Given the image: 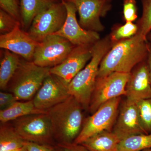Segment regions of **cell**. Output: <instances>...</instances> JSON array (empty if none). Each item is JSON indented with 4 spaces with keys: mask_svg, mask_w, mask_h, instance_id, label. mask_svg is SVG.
<instances>
[{
    "mask_svg": "<svg viewBox=\"0 0 151 151\" xmlns=\"http://www.w3.org/2000/svg\"><path fill=\"white\" fill-rule=\"evenodd\" d=\"M148 51V42L138 31L133 37L113 45L100 63L97 77L115 72L130 73L147 60Z\"/></svg>",
    "mask_w": 151,
    "mask_h": 151,
    "instance_id": "1",
    "label": "cell"
},
{
    "mask_svg": "<svg viewBox=\"0 0 151 151\" xmlns=\"http://www.w3.org/2000/svg\"><path fill=\"white\" fill-rule=\"evenodd\" d=\"M113 45L109 35L94 43L92 58L68 84L69 94L80 103L84 110L89 109L100 63Z\"/></svg>",
    "mask_w": 151,
    "mask_h": 151,
    "instance_id": "2",
    "label": "cell"
},
{
    "mask_svg": "<svg viewBox=\"0 0 151 151\" xmlns=\"http://www.w3.org/2000/svg\"><path fill=\"white\" fill-rule=\"evenodd\" d=\"M83 110L80 103L70 95L62 103L47 110L54 139L58 143L74 142L84 123Z\"/></svg>",
    "mask_w": 151,
    "mask_h": 151,
    "instance_id": "3",
    "label": "cell"
},
{
    "mask_svg": "<svg viewBox=\"0 0 151 151\" xmlns=\"http://www.w3.org/2000/svg\"><path fill=\"white\" fill-rule=\"evenodd\" d=\"M50 68L41 67L24 59L7 88L19 101L31 100L50 73Z\"/></svg>",
    "mask_w": 151,
    "mask_h": 151,
    "instance_id": "4",
    "label": "cell"
},
{
    "mask_svg": "<svg viewBox=\"0 0 151 151\" xmlns=\"http://www.w3.org/2000/svg\"><path fill=\"white\" fill-rule=\"evenodd\" d=\"M121 97L114 98L102 105L85 119L82 129L73 142L81 144L104 131H113L119 114Z\"/></svg>",
    "mask_w": 151,
    "mask_h": 151,
    "instance_id": "5",
    "label": "cell"
},
{
    "mask_svg": "<svg viewBox=\"0 0 151 151\" xmlns=\"http://www.w3.org/2000/svg\"><path fill=\"white\" fill-rule=\"evenodd\" d=\"M15 131L24 141L52 145L54 139L47 113L28 115L13 121Z\"/></svg>",
    "mask_w": 151,
    "mask_h": 151,
    "instance_id": "6",
    "label": "cell"
},
{
    "mask_svg": "<svg viewBox=\"0 0 151 151\" xmlns=\"http://www.w3.org/2000/svg\"><path fill=\"white\" fill-rule=\"evenodd\" d=\"M74 47L64 37L50 35L38 43L32 61L39 66L51 68L63 62Z\"/></svg>",
    "mask_w": 151,
    "mask_h": 151,
    "instance_id": "7",
    "label": "cell"
},
{
    "mask_svg": "<svg viewBox=\"0 0 151 151\" xmlns=\"http://www.w3.org/2000/svg\"><path fill=\"white\" fill-rule=\"evenodd\" d=\"M129 74L115 72L104 77H97L88 111L93 114L109 100L125 96Z\"/></svg>",
    "mask_w": 151,
    "mask_h": 151,
    "instance_id": "8",
    "label": "cell"
},
{
    "mask_svg": "<svg viewBox=\"0 0 151 151\" xmlns=\"http://www.w3.org/2000/svg\"><path fill=\"white\" fill-rule=\"evenodd\" d=\"M67 17L63 1L55 3L38 14L33 20L28 33L34 40L40 42L45 38L58 31Z\"/></svg>",
    "mask_w": 151,
    "mask_h": 151,
    "instance_id": "9",
    "label": "cell"
},
{
    "mask_svg": "<svg viewBox=\"0 0 151 151\" xmlns=\"http://www.w3.org/2000/svg\"><path fill=\"white\" fill-rule=\"evenodd\" d=\"M74 4L79 15V24L87 30L103 32L105 27L101 18L111 9V1L108 0H66Z\"/></svg>",
    "mask_w": 151,
    "mask_h": 151,
    "instance_id": "10",
    "label": "cell"
},
{
    "mask_svg": "<svg viewBox=\"0 0 151 151\" xmlns=\"http://www.w3.org/2000/svg\"><path fill=\"white\" fill-rule=\"evenodd\" d=\"M67 10L66 19L61 28L54 34L64 38L74 46L93 45L100 39L99 33L83 28L76 18L77 10L73 3L62 1Z\"/></svg>",
    "mask_w": 151,
    "mask_h": 151,
    "instance_id": "11",
    "label": "cell"
},
{
    "mask_svg": "<svg viewBox=\"0 0 151 151\" xmlns=\"http://www.w3.org/2000/svg\"><path fill=\"white\" fill-rule=\"evenodd\" d=\"M68 85L58 76L50 73L33 99L35 107L47 111L62 103L70 96Z\"/></svg>",
    "mask_w": 151,
    "mask_h": 151,
    "instance_id": "12",
    "label": "cell"
},
{
    "mask_svg": "<svg viewBox=\"0 0 151 151\" xmlns=\"http://www.w3.org/2000/svg\"><path fill=\"white\" fill-rule=\"evenodd\" d=\"M93 45L74 47L63 62L50 68V73L58 76L68 85L92 58Z\"/></svg>",
    "mask_w": 151,
    "mask_h": 151,
    "instance_id": "13",
    "label": "cell"
},
{
    "mask_svg": "<svg viewBox=\"0 0 151 151\" xmlns=\"http://www.w3.org/2000/svg\"><path fill=\"white\" fill-rule=\"evenodd\" d=\"M120 108L113 132L121 140L132 135L146 134L141 123L137 102L126 99Z\"/></svg>",
    "mask_w": 151,
    "mask_h": 151,
    "instance_id": "14",
    "label": "cell"
},
{
    "mask_svg": "<svg viewBox=\"0 0 151 151\" xmlns=\"http://www.w3.org/2000/svg\"><path fill=\"white\" fill-rule=\"evenodd\" d=\"M38 42L31 37L27 32L17 26L11 32L0 35V47L15 53L24 59L32 61Z\"/></svg>",
    "mask_w": 151,
    "mask_h": 151,
    "instance_id": "15",
    "label": "cell"
},
{
    "mask_svg": "<svg viewBox=\"0 0 151 151\" xmlns=\"http://www.w3.org/2000/svg\"><path fill=\"white\" fill-rule=\"evenodd\" d=\"M127 99L139 102L151 98V83L146 60L136 65L130 72L126 85Z\"/></svg>",
    "mask_w": 151,
    "mask_h": 151,
    "instance_id": "16",
    "label": "cell"
},
{
    "mask_svg": "<svg viewBox=\"0 0 151 151\" xmlns=\"http://www.w3.org/2000/svg\"><path fill=\"white\" fill-rule=\"evenodd\" d=\"M61 0H19L22 26L24 29H29L33 20L37 15Z\"/></svg>",
    "mask_w": 151,
    "mask_h": 151,
    "instance_id": "17",
    "label": "cell"
},
{
    "mask_svg": "<svg viewBox=\"0 0 151 151\" xmlns=\"http://www.w3.org/2000/svg\"><path fill=\"white\" fill-rule=\"evenodd\" d=\"M121 141L113 131H104L89 138L81 145L90 151H120Z\"/></svg>",
    "mask_w": 151,
    "mask_h": 151,
    "instance_id": "18",
    "label": "cell"
},
{
    "mask_svg": "<svg viewBox=\"0 0 151 151\" xmlns=\"http://www.w3.org/2000/svg\"><path fill=\"white\" fill-rule=\"evenodd\" d=\"M47 113L35 107L33 100L17 101L6 110L0 111V121L2 124L7 123L28 115Z\"/></svg>",
    "mask_w": 151,
    "mask_h": 151,
    "instance_id": "19",
    "label": "cell"
},
{
    "mask_svg": "<svg viewBox=\"0 0 151 151\" xmlns=\"http://www.w3.org/2000/svg\"><path fill=\"white\" fill-rule=\"evenodd\" d=\"M3 50L1 53L0 87L5 90L18 68L22 59L18 55L7 50Z\"/></svg>",
    "mask_w": 151,
    "mask_h": 151,
    "instance_id": "20",
    "label": "cell"
},
{
    "mask_svg": "<svg viewBox=\"0 0 151 151\" xmlns=\"http://www.w3.org/2000/svg\"><path fill=\"white\" fill-rule=\"evenodd\" d=\"M24 142L12 125L1 123L0 128V151H12L22 148L24 147Z\"/></svg>",
    "mask_w": 151,
    "mask_h": 151,
    "instance_id": "21",
    "label": "cell"
},
{
    "mask_svg": "<svg viewBox=\"0 0 151 151\" xmlns=\"http://www.w3.org/2000/svg\"><path fill=\"white\" fill-rule=\"evenodd\" d=\"M151 148V134L132 135L121 140L120 151H142Z\"/></svg>",
    "mask_w": 151,
    "mask_h": 151,
    "instance_id": "22",
    "label": "cell"
},
{
    "mask_svg": "<svg viewBox=\"0 0 151 151\" xmlns=\"http://www.w3.org/2000/svg\"><path fill=\"white\" fill-rule=\"evenodd\" d=\"M139 30L137 24L132 22H127L124 25L115 27L109 35L111 42L114 44L134 36Z\"/></svg>",
    "mask_w": 151,
    "mask_h": 151,
    "instance_id": "23",
    "label": "cell"
},
{
    "mask_svg": "<svg viewBox=\"0 0 151 151\" xmlns=\"http://www.w3.org/2000/svg\"><path fill=\"white\" fill-rule=\"evenodd\" d=\"M142 13L138 20L139 30L143 37L147 39L148 34L151 29V0H141Z\"/></svg>",
    "mask_w": 151,
    "mask_h": 151,
    "instance_id": "24",
    "label": "cell"
},
{
    "mask_svg": "<svg viewBox=\"0 0 151 151\" xmlns=\"http://www.w3.org/2000/svg\"><path fill=\"white\" fill-rule=\"evenodd\" d=\"M141 122L146 134H151V98L137 102Z\"/></svg>",
    "mask_w": 151,
    "mask_h": 151,
    "instance_id": "25",
    "label": "cell"
},
{
    "mask_svg": "<svg viewBox=\"0 0 151 151\" xmlns=\"http://www.w3.org/2000/svg\"><path fill=\"white\" fill-rule=\"evenodd\" d=\"M20 25V22L0 9V33L1 35L6 34L11 32L17 26Z\"/></svg>",
    "mask_w": 151,
    "mask_h": 151,
    "instance_id": "26",
    "label": "cell"
},
{
    "mask_svg": "<svg viewBox=\"0 0 151 151\" xmlns=\"http://www.w3.org/2000/svg\"><path fill=\"white\" fill-rule=\"evenodd\" d=\"M0 7L1 9L21 22L20 7L17 0H0Z\"/></svg>",
    "mask_w": 151,
    "mask_h": 151,
    "instance_id": "27",
    "label": "cell"
},
{
    "mask_svg": "<svg viewBox=\"0 0 151 151\" xmlns=\"http://www.w3.org/2000/svg\"><path fill=\"white\" fill-rule=\"evenodd\" d=\"M123 17L126 22L135 21L138 18V9L136 0H124Z\"/></svg>",
    "mask_w": 151,
    "mask_h": 151,
    "instance_id": "28",
    "label": "cell"
},
{
    "mask_svg": "<svg viewBox=\"0 0 151 151\" xmlns=\"http://www.w3.org/2000/svg\"><path fill=\"white\" fill-rule=\"evenodd\" d=\"M56 151H90L81 144L74 142H58L55 146Z\"/></svg>",
    "mask_w": 151,
    "mask_h": 151,
    "instance_id": "29",
    "label": "cell"
},
{
    "mask_svg": "<svg viewBox=\"0 0 151 151\" xmlns=\"http://www.w3.org/2000/svg\"><path fill=\"white\" fill-rule=\"evenodd\" d=\"M17 101L19 100L12 93L1 91L0 92L1 111L10 108Z\"/></svg>",
    "mask_w": 151,
    "mask_h": 151,
    "instance_id": "30",
    "label": "cell"
},
{
    "mask_svg": "<svg viewBox=\"0 0 151 151\" xmlns=\"http://www.w3.org/2000/svg\"><path fill=\"white\" fill-rule=\"evenodd\" d=\"M24 146L27 151H56L55 146L24 141Z\"/></svg>",
    "mask_w": 151,
    "mask_h": 151,
    "instance_id": "31",
    "label": "cell"
},
{
    "mask_svg": "<svg viewBox=\"0 0 151 151\" xmlns=\"http://www.w3.org/2000/svg\"><path fill=\"white\" fill-rule=\"evenodd\" d=\"M149 43V51L148 53L147 57V64L148 68L149 75H150V79L151 83V44Z\"/></svg>",
    "mask_w": 151,
    "mask_h": 151,
    "instance_id": "32",
    "label": "cell"
},
{
    "mask_svg": "<svg viewBox=\"0 0 151 151\" xmlns=\"http://www.w3.org/2000/svg\"><path fill=\"white\" fill-rule=\"evenodd\" d=\"M147 40L149 43L151 44V29L147 35Z\"/></svg>",
    "mask_w": 151,
    "mask_h": 151,
    "instance_id": "33",
    "label": "cell"
},
{
    "mask_svg": "<svg viewBox=\"0 0 151 151\" xmlns=\"http://www.w3.org/2000/svg\"><path fill=\"white\" fill-rule=\"evenodd\" d=\"M22 151H27L26 149L25 148L24 146V147H23L22 149Z\"/></svg>",
    "mask_w": 151,
    "mask_h": 151,
    "instance_id": "34",
    "label": "cell"
},
{
    "mask_svg": "<svg viewBox=\"0 0 151 151\" xmlns=\"http://www.w3.org/2000/svg\"><path fill=\"white\" fill-rule=\"evenodd\" d=\"M22 148L23 147H22V148L19 149H18V150H14L12 151H22Z\"/></svg>",
    "mask_w": 151,
    "mask_h": 151,
    "instance_id": "35",
    "label": "cell"
},
{
    "mask_svg": "<svg viewBox=\"0 0 151 151\" xmlns=\"http://www.w3.org/2000/svg\"><path fill=\"white\" fill-rule=\"evenodd\" d=\"M142 151H151V148L150 149H148V150H145Z\"/></svg>",
    "mask_w": 151,
    "mask_h": 151,
    "instance_id": "36",
    "label": "cell"
},
{
    "mask_svg": "<svg viewBox=\"0 0 151 151\" xmlns=\"http://www.w3.org/2000/svg\"><path fill=\"white\" fill-rule=\"evenodd\" d=\"M108 1H111L112 0H108Z\"/></svg>",
    "mask_w": 151,
    "mask_h": 151,
    "instance_id": "37",
    "label": "cell"
},
{
    "mask_svg": "<svg viewBox=\"0 0 151 151\" xmlns=\"http://www.w3.org/2000/svg\"><path fill=\"white\" fill-rule=\"evenodd\" d=\"M66 1V0H61V1Z\"/></svg>",
    "mask_w": 151,
    "mask_h": 151,
    "instance_id": "38",
    "label": "cell"
},
{
    "mask_svg": "<svg viewBox=\"0 0 151 151\" xmlns=\"http://www.w3.org/2000/svg\"><path fill=\"white\" fill-rule=\"evenodd\" d=\"M17 1H18V2H19V0H17Z\"/></svg>",
    "mask_w": 151,
    "mask_h": 151,
    "instance_id": "39",
    "label": "cell"
}]
</instances>
